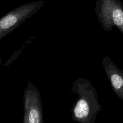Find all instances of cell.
<instances>
[{
	"label": "cell",
	"instance_id": "6da1fadb",
	"mask_svg": "<svg viewBox=\"0 0 123 123\" xmlns=\"http://www.w3.org/2000/svg\"><path fill=\"white\" fill-rule=\"evenodd\" d=\"M71 90L78 96L71 109L73 120L80 123H95L102 106L90 81L83 77L77 78L73 82Z\"/></svg>",
	"mask_w": 123,
	"mask_h": 123
},
{
	"label": "cell",
	"instance_id": "7a4b0ae2",
	"mask_svg": "<svg viewBox=\"0 0 123 123\" xmlns=\"http://www.w3.org/2000/svg\"><path fill=\"white\" fill-rule=\"evenodd\" d=\"M94 11L105 31L115 26L123 35V3L120 0H97Z\"/></svg>",
	"mask_w": 123,
	"mask_h": 123
},
{
	"label": "cell",
	"instance_id": "3957f363",
	"mask_svg": "<svg viewBox=\"0 0 123 123\" xmlns=\"http://www.w3.org/2000/svg\"><path fill=\"white\" fill-rule=\"evenodd\" d=\"M45 2L41 0L25 3L2 16L0 19V40L37 13Z\"/></svg>",
	"mask_w": 123,
	"mask_h": 123
},
{
	"label": "cell",
	"instance_id": "277c9868",
	"mask_svg": "<svg viewBox=\"0 0 123 123\" xmlns=\"http://www.w3.org/2000/svg\"><path fill=\"white\" fill-rule=\"evenodd\" d=\"M24 123H43V113L41 95L39 90L28 81L23 92Z\"/></svg>",
	"mask_w": 123,
	"mask_h": 123
},
{
	"label": "cell",
	"instance_id": "5b68a950",
	"mask_svg": "<svg viewBox=\"0 0 123 123\" xmlns=\"http://www.w3.org/2000/svg\"><path fill=\"white\" fill-rule=\"evenodd\" d=\"M102 64L113 91L123 101V70L107 55L103 58Z\"/></svg>",
	"mask_w": 123,
	"mask_h": 123
}]
</instances>
